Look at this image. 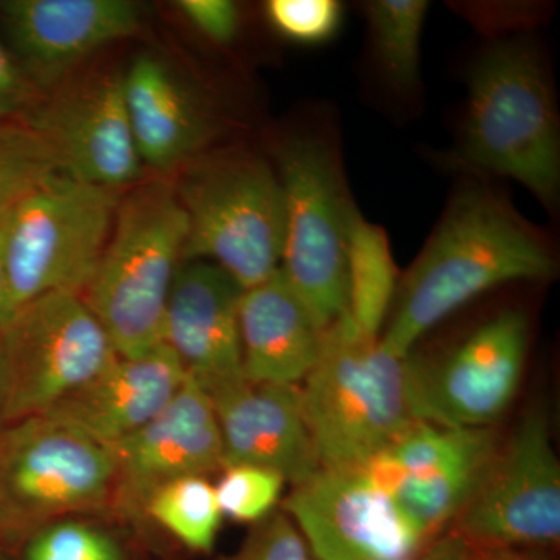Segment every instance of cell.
<instances>
[{
	"instance_id": "1",
	"label": "cell",
	"mask_w": 560,
	"mask_h": 560,
	"mask_svg": "<svg viewBox=\"0 0 560 560\" xmlns=\"http://www.w3.org/2000/svg\"><path fill=\"white\" fill-rule=\"evenodd\" d=\"M558 270L550 243L489 187L453 195L425 248L399 280L383 348L410 355L416 342L486 291Z\"/></svg>"
},
{
	"instance_id": "2",
	"label": "cell",
	"mask_w": 560,
	"mask_h": 560,
	"mask_svg": "<svg viewBox=\"0 0 560 560\" xmlns=\"http://www.w3.org/2000/svg\"><path fill=\"white\" fill-rule=\"evenodd\" d=\"M407 359L360 334L348 313L324 330L318 361L300 386L320 469L364 467L419 422Z\"/></svg>"
},
{
	"instance_id": "3",
	"label": "cell",
	"mask_w": 560,
	"mask_h": 560,
	"mask_svg": "<svg viewBox=\"0 0 560 560\" xmlns=\"http://www.w3.org/2000/svg\"><path fill=\"white\" fill-rule=\"evenodd\" d=\"M469 81L456 161L470 171L518 180L545 205H555L560 186L559 127L539 51L526 39L492 44Z\"/></svg>"
},
{
	"instance_id": "4",
	"label": "cell",
	"mask_w": 560,
	"mask_h": 560,
	"mask_svg": "<svg viewBox=\"0 0 560 560\" xmlns=\"http://www.w3.org/2000/svg\"><path fill=\"white\" fill-rule=\"evenodd\" d=\"M187 232L172 180H142L120 197L108 243L81 294L117 355L138 357L161 345Z\"/></svg>"
},
{
	"instance_id": "5",
	"label": "cell",
	"mask_w": 560,
	"mask_h": 560,
	"mask_svg": "<svg viewBox=\"0 0 560 560\" xmlns=\"http://www.w3.org/2000/svg\"><path fill=\"white\" fill-rule=\"evenodd\" d=\"M173 186L189 224L184 261L217 265L242 290L279 270L285 197L270 162L243 150L202 154Z\"/></svg>"
},
{
	"instance_id": "6",
	"label": "cell",
	"mask_w": 560,
	"mask_h": 560,
	"mask_svg": "<svg viewBox=\"0 0 560 560\" xmlns=\"http://www.w3.org/2000/svg\"><path fill=\"white\" fill-rule=\"evenodd\" d=\"M119 191L55 173L22 198L7 220L11 311L44 294H83L113 230Z\"/></svg>"
},
{
	"instance_id": "7",
	"label": "cell",
	"mask_w": 560,
	"mask_h": 560,
	"mask_svg": "<svg viewBox=\"0 0 560 560\" xmlns=\"http://www.w3.org/2000/svg\"><path fill=\"white\" fill-rule=\"evenodd\" d=\"M285 197L280 270L320 330L348 313V243L357 208L326 143L293 138L278 151Z\"/></svg>"
},
{
	"instance_id": "8",
	"label": "cell",
	"mask_w": 560,
	"mask_h": 560,
	"mask_svg": "<svg viewBox=\"0 0 560 560\" xmlns=\"http://www.w3.org/2000/svg\"><path fill=\"white\" fill-rule=\"evenodd\" d=\"M108 334L81 294H44L0 331L2 427L49 412L116 359Z\"/></svg>"
},
{
	"instance_id": "9",
	"label": "cell",
	"mask_w": 560,
	"mask_h": 560,
	"mask_svg": "<svg viewBox=\"0 0 560 560\" xmlns=\"http://www.w3.org/2000/svg\"><path fill=\"white\" fill-rule=\"evenodd\" d=\"M113 453L81 431L47 418L0 430V536L38 530L105 506L114 493Z\"/></svg>"
},
{
	"instance_id": "10",
	"label": "cell",
	"mask_w": 560,
	"mask_h": 560,
	"mask_svg": "<svg viewBox=\"0 0 560 560\" xmlns=\"http://www.w3.org/2000/svg\"><path fill=\"white\" fill-rule=\"evenodd\" d=\"M529 348L525 313L503 311L438 359L410 353L408 400L416 420L493 429L521 388Z\"/></svg>"
},
{
	"instance_id": "11",
	"label": "cell",
	"mask_w": 560,
	"mask_h": 560,
	"mask_svg": "<svg viewBox=\"0 0 560 560\" xmlns=\"http://www.w3.org/2000/svg\"><path fill=\"white\" fill-rule=\"evenodd\" d=\"M470 547L539 548L560 540V464L541 408L526 411L453 522Z\"/></svg>"
},
{
	"instance_id": "12",
	"label": "cell",
	"mask_w": 560,
	"mask_h": 560,
	"mask_svg": "<svg viewBox=\"0 0 560 560\" xmlns=\"http://www.w3.org/2000/svg\"><path fill=\"white\" fill-rule=\"evenodd\" d=\"M282 510L316 560H416L431 544L364 467L316 471Z\"/></svg>"
},
{
	"instance_id": "13",
	"label": "cell",
	"mask_w": 560,
	"mask_h": 560,
	"mask_svg": "<svg viewBox=\"0 0 560 560\" xmlns=\"http://www.w3.org/2000/svg\"><path fill=\"white\" fill-rule=\"evenodd\" d=\"M21 121L49 147L60 172L120 191L143 180L124 95V73L110 72L51 90Z\"/></svg>"
},
{
	"instance_id": "14",
	"label": "cell",
	"mask_w": 560,
	"mask_h": 560,
	"mask_svg": "<svg viewBox=\"0 0 560 560\" xmlns=\"http://www.w3.org/2000/svg\"><path fill=\"white\" fill-rule=\"evenodd\" d=\"M130 0H0L3 43L36 91L61 86L92 55L139 32Z\"/></svg>"
},
{
	"instance_id": "15",
	"label": "cell",
	"mask_w": 560,
	"mask_h": 560,
	"mask_svg": "<svg viewBox=\"0 0 560 560\" xmlns=\"http://www.w3.org/2000/svg\"><path fill=\"white\" fill-rule=\"evenodd\" d=\"M109 451L116 466L113 499L127 511L143 512L151 493L167 482L224 467L217 412L189 377L156 418Z\"/></svg>"
},
{
	"instance_id": "16",
	"label": "cell",
	"mask_w": 560,
	"mask_h": 560,
	"mask_svg": "<svg viewBox=\"0 0 560 560\" xmlns=\"http://www.w3.org/2000/svg\"><path fill=\"white\" fill-rule=\"evenodd\" d=\"M242 293L226 271L209 261H184L173 280L162 342L209 399L246 381L238 327Z\"/></svg>"
},
{
	"instance_id": "17",
	"label": "cell",
	"mask_w": 560,
	"mask_h": 560,
	"mask_svg": "<svg viewBox=\"0 0 560 560\" xmlns=\"http://www.w3.org/2000/svg\"><path fill=\"white\" fill-rule=\"evenodd\" d=\"M210 401L220 423L224 467L243 464L271 470L293 488L320 470L300 385L245 381Z\"/></svg>"
},
{
	"instance_id": "18",
	"label": "cell",
	"mask_w": 560,
	"mask_h": 560,
	"mask_svg": "<svg viewBox=\"0 0 560 560\" xmlns=\"http://www.w3.org/2000/svg\"><path fill=\"white\" fill-rule=\"evenodd\" d=\"M124 95L140 161L164 178L202 156L219 132L205 98L158 55L132 60Z\"/></svg>"
},
{
	"instance_id": "19",
	"label": "cell",
	"mask_w": 560,
	"mask_h": 560,
	"mask_svg": "<svg viewBox=\"0 0 560 560\" xmlns=\"http://www.w3.org/2000/svg\"><path fill=\"white\" fill-rule=\"evenodd\" d=\"M186 378L178 357L161 342L142 355H117L97 377L44 416L113 447L156 418Z\"/></svg>"
},
{
	"instance_id": "20",
	"label": "cell",
	"mask_w": 560,
	"mask_h": 560,
	"mask_svg": "<svg viewBox=\"0 0 560 560\" xmlns=\"http://www.w3.org/2000/svg\"><path fill=\"white\" fill-rule=\"evenodd\" d=\"M238 327L243 375L248 382L300 385L318 361L324 330L280 268L243 290Z\"/></svg>"
},
{
	"instance_id": "21",
	"label": "cell",
	"mask_w": 560,
	"mask_h": 560,
	"mask_svg": "<svg viewBox=\"0 0 560 560\" xmlns=\"http://www.w3.org/2000/svg\"><path fill=\"white\" fill-rule=\"evenodd\" d=\"M500 445L497 431L486 430L480 441L459 458L438 467L425 477L405 478L386 488L420 536L433 541L474 499Z\"/></svg>"
},
{
	"instance_id": "22",
	"label": "cell",
	"mask_w": 560,
	"mask_h": 560,
	"mask_svg": "<svg viewBox=\"0 0 560 560\" xmlns=\"http://www.w3.org/2000/svg\"><path fill=\"white\" fill-rule=\"evenodd\" d=\"M348 316L364 337L378 340L396 296L397 268L386 232L353 212L348 243Z\"/></svg>"
},
{
	"instance_id": "23",
	"label": "cell",
	"mask_w": 560,
	"mask_h": 560,
	"mask_svg": "<svg viewBox=\"0 0 560 560\" xmlns=\"http://www.w3.org/2000/svg\"><path fill=\"white\" fill-rule=\"evenodd\" d=\"M143 514L171 533L189 550L209 552L215 547L223 512L215 485L202 475L167 482L151 493Z\"/></svg>"
},
{
	"instance_id": "24",
	"label": "cell",
	"mask_w": 560,
	"mask_h": 560,
	"mask_svg": "<svg viewBox=\"0 0 560 560\" xmlns=\"http://www.w3.org/2000/svg\"><path fill=\"white\" fill-rule=\"evenodd\" d=\"M429 2L375 0L368 3L371 38L383 72L400 90L418 84L420 38Z\"/></svg>"
},
{
	"instance_id": "25",
	"label": "cell",
	"mask_w": 560,
	"mask_h": 560,
	"mask_svg": "<svg viewBox=\"0 0 560 560\" xmlns=\"http://www.w3.org/2000/svg\"><path fill=\"white\" fill-rule=\"evenodd\" d=\"M55 173H60L57 160L31 127L0 121V220Z\"/></svg>"
},
{
	"instance_id": "26",
	"label": "cell",
	"mask_w": 560,
	"mask_h": 560,
	"mask_svg": "<svg viewBox=\"0 0 560 560\" xmlns=\"http://www.w3.org/2000/svg\"><path fill=\"white\" fill-rule=\"evenodd\" d=\"M283 486L285 481L275 471L237 464L221 470L215 492L223 517L256 525L275 512Z\"/></svg>"
},
{
	"instance_id": "27",
	"label": "cell",
	"mask_w": 560,
	"mask_h": 560,
	"mask_svg": "<svg viewBox=\"0 0 560 560\" xmlns=\"http://www.w3.org/2000/svg\"><path fill=\"white\" fill-rule=\"evenodd\" d=\"M25 560H125L119 541L90 523L57 521L32 536Z\"/></svg>"
},
{
	"instance_id": "28",
	"label": "cell",
	"mask_w": 560,
	"mask_h": 560,
	"mask_svg": "<svg viewBox=\"0 0 560 560\" xmlns=\"http://www.w3.org/2000/svg\"><path fill=\"white\" fill-rule=\"evenodd\" d=\"M267 18L283 38L300 44L330 39L341 22V5L335 0H271Z\"/></svg>"
},
{
	"instance_id": "29",
	"label": "cell",
	"mask_w": 560,
	"mask_h": 560,
	"mask_svg": "<svg viewBox=\"0 0 560 560\" xmlns=\"http://www.w3.org/2000/svg\"><path fill=\"white\" fill-rule=\"evenodd\" d=\"M231 560H312L300 529L283 511L256 523Z\"/></svg>"
},
{
	"instance_id": "30",
	"label": "cell",
	"mask_w": 560,
	"mask_h": 560,
	"mask_svg": "<svg viewBox=\"0 0 560 560\" xmlns=\"http://www.w3.org/2000/svg\"><path fill=\"white\" fill-rule=\"evenodd\" d=\"M178 9L212 43L230 44L237 36L241 13L230 0H180Z\"/></svg>"
},
{
	"instance_id": "31",
	"label": "cell",
	"mask_w": 560,
	"mask_h": 560,
	"mask_svg": "<svg viewBox=\"0 0 560 560\" xmlns=\"http://www.w3.org/2000/svg\"><path fill=\"white\" fill-rule=\"evenodd\" d=\"M38 98L39 92L0 38V121L20 120Z\"/></svg>"
},
{
	"instance_id": "32",
	"label": "cell",
	"mask_w": 560,
	"mask_h": 560,
	"mask_svg": "<svg viewBox=\"0 0 560 560\" xmlns=\"http://www.w3.org/2000/svg\"><path fill=\"white\" fill-rule=\"evenodd\" d=\"M416 560H467V544L455 533L431 541Z\"/></svg>"
},
{
	"instance_id": "33",
	"label": "cell",
	"mask_w": 560,
	"mask_h": 560,
	"mask_svg": "<svg viewBox=\"0 0 560 560\" xmlns=\"http://www.w3.org/2000/svg\"><path fill=\"white\" fill-rule=\"evenodd\" d=\"M467 560H547L533 548L515 547H470L467 545Z\"/></svg>"
},
{
	"instance_id": "34",
	"label": "cell",
	"mask_w": 560,
	"mask_h": 560,
	"mask_svg": "<svg viewBox=\"0 0 560 560\" xmlns=\"http://www.w3.org/2000/svg\"><path fill=\"white\" fill-rule=\"evenodd\" d=\"M9 215H5L0 220V331L3 330V327L9 324L11 316H13L10 302L9 280H7L5 256H3V248H5L7 220H9Z\"/></svg>"
},
{
	"instance_id": "35",
	"label": "cell",
	"mask_w": 560,
	"mask_h": 560,
	"mask_svg": "<svg viewBox=\"0 0 560 560\" xmlns=\"http://www.w3.org/2000/svg\"><path fill=\"white\" fill-rule=\"evenodd\" d=\"M0 430H2V422H0Z\"/></svg>"
}]
</instances>
